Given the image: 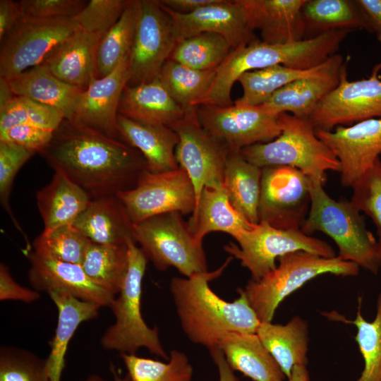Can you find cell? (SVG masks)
<instances>
[{"instance_id": "ee69618b", "label": "cell", "mask_w": 381, "mask_h": 381, "mask_svg": "<svg viewBox=\"0 0 381 381\" xmlns=\"http://www.w3.org/2000/svg\"><path fill=\"white\" fill-rule=\"evenodd\" d=\"M35 153L14 143L0 142V202L16 229L25 238L28 249H30L28 239L11 208L10 195L18 172Z\"/></svg>"}, {"instance_id": "836d02e7", "label": "cell", "mask_w": 381, "mask_h": 381, "mask_svg": "<svg viewBox=\"0 0 381 381\" xmlns=\"http://www.w3.org/2000/svg\"><path fill=\"white\" fill-rule=\"evenodd\" d=\"M128 261L127 243L99 244L91 242L80 265L94 283L116 296L123 284Z\"/></svg>"}, {"instance_id": "e575fe53", "label": "cell", "mask_w": 381, "mask_h": 381, "mask_svg": "<svg viewBox=\"0 0 381 381\" xmlns=\"http://www.w3.org/2000/svg\"><path fill=\"white\" fill-rule=\"evenodd\" d=\"M306 32L313 30L317 35L323 32L364 29L370 31L363 14L355 1L306 0L302 8Z\"/></svg>"}, {"instance_id": "ab89813d", "label": "cell", "mask_w": 381, "mask_h": 381, "mask_svg": "<svg viewBox=\"0 0 381 381\" xmlns=\"http://www.w3.org/2000/svg\"><path fill=\"white\" fill-rule=\"evenodd\" d=\"M131 381H192L193 369L188 356L172 349L167 362L120 354Z\"/></svg>"}, {"instance_id": "6da1fadb", "label": "cell", "mask_w": 381, "mask_h": 381, "mask_svg": "<svg viewBox=\"0 0 381 381\" xmlns=\"http://www.w3.org/2000/svg\"><path fill=\"white\" fill-rule=\"evenodd\" d=\"M40 154L54 171L66 176L92 200L133 188L147 170L137 149L66 119Z\"/></svg>"}, {"instance_id": "7bdbcfd3", "label": "cell", "mask_w": 381, "mask_h": 381, "mask_svg": "<svg viewBox=\"0 0 381 381\" xmlns=\"http://www.w3.org/2000/svg\"><path fill=\"white\" fill-rule=\"evenodd\" d=\"M0 381H50L47 358L26 349L3 346L0 349Z\"/></svg>"}, {"instance_id": "f35d334b", "label": "cell", "mask_w": 381, "mask_h": 381, "mask_svg": "<svg viewBox=\"0 0 381 381\" xmlns=\"http://www.w3.org/2000/svg\"><path fill=\"white\" fill-rule=\"evenodd\" d=\"M136 14V0H131L119 20L102 37L97 52V78L111 73L129 56Z\"/></svg>"}, {"instance_id": "4316f807", "label": "cell", "mask_w": 381, "mask_h": 381, "mask_svg": "<svg viewBox=\"0 0 381 381\" xmlns=\"http://www.w3.org/2000/svg\"><path fill=\"white\" fill-rule=\"evenodd\" d=\"M73 224L96 243L122 244L133 238V223L117 195L91 200Z\"/></svg>"}, {"instance_id": "5bb4252c", "label": "cell", "mask_w": 381, "mask_h": 381, "mask_svg": "<svg viewBox=\"0 0 381 381\" xmlns=\"http://www.w3.org/2000/svg\"><path fill=\"white\" fill-rule=\"evenodd\" d=\"M310 179L287 166L262 169L259 222L280 229H301L310 205Z\"/></svg>"}, {"instance_id": "484cf974", "label": "cell", "mask_w": 381, "mask_h": 381, "mask_svg": "<svg viewBox=\"0 0 381 381\" xmlns=\"http://www.w3.org/2000/svg\"><path fill=\"white\" fill-rule=\"evenodd\" d=\"M186 111L158 78L135 86L126 85L119 107V114L132 120L169 127L181 119Z\"/></svg>"}, {"instance_id": "ffe728a7", "label": "cell", "mask_w": 381, "mask_h": 381, "mask_svg": "<svg viewBox=\"0 0 381 381\" xmlns=\"http://www.w3.org/2000/svg\"><path fill=\"white\" fill-rule=\"evenodd\" d=\"M306 0H240L251 30L262 42L284 44L305 39L302 8Z\"/></svg>"}, {"instance_id": "7a4b0ae2", "label": "cell", "mask_w": 381, "mask_h": 381, "mask_svg": "<svg viewBox=\"0 0 381 381\" xmlns=\"http://www.w3.org/2000/svg\"><path fill=\"white\" fill-rule=\"evenodd\" d=\"M233 257L212 272L190 277H174L169 289L181 328L187 338L210 350L231 332L256 333L260 322L241 288L238 297L228 302L217 296L209 283L219 277Z\"/></svg>"}, {"instance_id": "83f0119b", "label": "cell", "mask_w": 381, "mask_h": 381, "mask_svg": "<svg viewBox=\"0 0 381 381\" xmlns=\"http://www.w3.org/2000/svg\"><path fill=\"white\" fill-rule=\"evenodd\" d=\"M217 346L234 371L253 381H285L286 378L256 333H229Z\"/></svg>"}, {"instance_id": "7dc6e473", "label": "cell", "mask_w": 381, "mask_h": 381, "mask_svg": "<svg viewBox=\"0 0 381 381\" xmlns=\"http://www.w3.org/2000/svg\"><path fill=\"white\" fill-rule=\"evenodd\" d=\"M83 0H22L18 1L23 19L73 18L87 4Z\"/></svg>"}, {"instance_id": "8fae6325", "label": "cell", "mask_w": 381, "mask_h": 381, "mask_svg": "<svg viewBox=\"0 0 381 381\" xmlns=\"http://www.w3.org/2000/svg\"><path fill=\"white\" fill-rule=\"evenodd\" d=\"M196 111L201 126L232 152L270 142L282 131L281 114H275L263 105H201L196 107Z\"/></svg>"}, {"instance_id": "f1b7e54d", "label": "cell", "mask_w": 381, "mask_h": 381, "mask_svg": "<svg viewBox=\"0 0 381 381\" xmlns=\"http://www.w3.org/2000/svg\"><path fill=\"white\" fill-rule=\"evenodd\" d=\"M58 310L57 325L47 358L50 381H61L68 344L80 324L99 315L100 306L68 294H49Z\"/></svg>"}, {"instance_id": "c3c4849f", "label": "cell", "mask_w": 381, "mask_h": 381, "mask_svg": "<svg viewBox=\"0 0 381 381\" xmlns=\"http://www.w3.org/2000/svg\"><path fill=\"white\" fill-rule=\"evenodd\" d=\"M54 133L33 126H17L0 131V142L14 143L40 153L51 141Z\"/></svg>"}, {"instance_id": "60d3db41", "label": "cell", "mask_w": 381, "mask_h": 381, "mask_svg": "<svg viewBox=\"0 0 381 381\" xmlns=\"http://www.w3.org/2000/svg\"><path fill=\"white\" fill-rule=\"evenodd\" d=\"M91 242L73 224H68L43 231L32 247L40 256L81 265Z\"/></svg>"}, {"instance_id": "11a10c76", "label": "cell", "mask_w": 381, "mask_h": 381, "mask_svg": "<svg viewBox=\"0 0 381 381\" xmlns=\"http://www.w3.org/2000/svg\"><path fill=\"white\" fill-rule=\"evenodd\" d=\"M15 96L8 80L0 77V109L6 106Z\"/></svg>"}, {"instance_id": "3957f363", "label": "cell", "mask_w": 381, "mask_h": 381, "mask_svg": "<svg viewBox=\"0 0 381 381\" xmlns=\"http://www.w3.org/2000/svg\"><path fill=\"white\" fill-rule=\"evenodd\" d=\"M323 184L310 179V209L301 229L309 236L317 231L327 234L337 246L340 259L377 274L381 256L377 240L367 229L361 211L351 201L332 198Z\"/></svg>"}, {"instance_id": "5b68a950", "label": "cell", "mask_w": 381, "mask_h": 381, "mask_svg": "<svg viewBox=\"0 0 381 381\" xmlns=\"http://www.w3.org/2000/svg\"><path fill=\"white\" fill-rule=\"evenodd\" d=\"M281 133L274 140L246 147L239 152L247 161L263 169L287 166L301 171L311 180L325 183L326 171L340 172V164L331 150L318 138L309 119L280 114Z\"/></svg>"}, {"instance_id": "e0dca14e", "label": "cell", "mask_w": 381, "mask_h": 381, "mask_svg": "<svg viewBox=\"0 0 381 381\" xmlns=\"http://www.w3.org/2000/svg\"><path fill=\"white\" fill-rule=\"evenodd\" d=\"M162 7L171 18L176 43L202 32L222 35L233 49L254 40L240 0H218L186 14Z\"/></svg>"}, {"instance_id": "d6986e66", "label": "cell", "mask_w": 381, "mask_h": 381, "mask_svg": "<svg viewBox=\"0 0 381 381\" xmlns=\"http://www.w3.org/2000/svg\"><path fill=\"white\" fill-rule=\"evenodd\" d=\"M30 267L28 279L37 291L68 294L100 307L110 308L115 296L94 283L80 265L66 262L26 250Z\"/></svg>"}, {"instance_id": "ba28073f", "label": "cell", "mask_w": 381, "mask_h": 381, "mask_svg": "<svg viewBox=\"0 0 381 381\" xmlns=\"http://www.w3.org/2000/svg\"><path fill=\"white\" fill-rule=\"evenodd\" d=\"M236 241L238 245L229 243L224 249L238 259L255 281L273 270L279 257L294 251L303 250L327 258L336 256L329 244L301 229H280L264 222L255 224Z\"/></svg>"}, {"instance_id": "52a82bcc", "label": "cell", "mask_w": 381, "mask_h": 381, "mask_svg": "<svg viewBox=\"0 0 381 381\" xmlns=\"http://www.w3.org/2000/svg\"><path fill=\"white\" fill-rule=\"evenodd\" d=\"M182 215L169 212L133 224V236L157 270L173 267L190 277L208 270L202 245L195 241Z\"/></svg>"}, {"instance_id": "bcb514c9", "label": "cell", "mask_w": 381, "mask_h": 381, "mask_svg": "<svg viewBox=\"0 0 381 381\" xmlns=\"http://www.w3.org/2000/svg\"><path fill=\"white\" fill-rule=\"evenodd\" d=\"M131 0H90L73 18L80 28L103 36L120 18Z\"/></svg>"}, {"instance_id": "816d5d0a", "label": "cell", "mask_w": 381, "mask_h": 381, "mask_svg": "<svg viewBox=\"0 0 381 381\" xmlns=\"http://www.w3.org/2000/svg\"><path fill=\"white\" fill-rule=\"evenodd\" d=\"M369 25L381 44V0L355 1Z\"/></svg>"}, {"instance_id": "603a6c76", "label": "cell", "mask_w": 381, "mask_h": 381, "mask_svg": "<svg viewBox=\"0 0 381 381\" xmlns=\"http://www.w3.org/2000/svg\"><path fill=\"white\" fill-rule=\"evenodd\" d=\"M117 123L121 140L143 155L147 171L160 173L179 168L175 157L179 137L171 128L139 122L121 114Z\"/></svg>"}, {"instance_id": "8d00e7d4", "label": "cell", "mask_w": 381, "mask_h": 381, "mask_svg": "<svg viewBox=\"0 0 381 381\" xmlns=\"http://www.w3.org/2000/svg\"><path fill=\"white\" fill-rule=\"evenodd\" d=\"M215 74L216 69L199 71L168 59L158 79L172 99L188 110L207 92Z\"/></svg>"}, {"instance_id": "2e32d148", "label": "cell", "mask_w": 381, "mask_h": 381, "mask_svg": "<svg viewBox=\"0 0 381 381\" xmlns=\"http://www.w3.org/2000/svg\"><path fill=\"white\" fill-rule=\"evenodd\" d=\"M315 134L340 164L341 185L353 186L374 165L381 155V118L364 120Z\"/></svg>"}, {"instance_id": "9f6ffc18", "label": "cell", "mask_w": 381, "mask_h": 381, "mask_svg": "<svg viewBox=\"0 0 381 381\" xmlns=\"http://www.w3.org/2000/svg\"><path fill=\"white\" fill-rule=\"evenodd\" d=\"M310 375L306 365H296L287 381H310Z\"/></svg>"}, {"instance_id": "db71d44e", "label": "cell", "mask_w": 381, "mask_h": 381, "mask_svg": "<svg viewBox=\"0 0 381 381\" xmlns=\"http://www.w3.org/2000/svg\"><path fill=\"white\" fill-rule=\"evenodd\" d=\"M212 359L217 366L219 381H239L234 371L228 364L222 350L216 346L209 350Z\"/></svg>"}, {"instance_id": "d4e9b609", "label": "cell", "mask_w": 381, "mask_h": 381, "mask_svg": "<svg viewBox=\"0 0 381 381\" xmlns=\"http://www.w3.org/2000/svg\"><path fill=\"white\" fill-rule=\"evenodd\" d=\"M187 222L195 241L200 245L204 237L210 232H224L236 239L255 224L234 209L224 185L219 188H203Z\"/></svg>"}, {"instance_id": "8992f818", "label": "cell", "mask_w": 381, "mask_h": 381, "mask_svg": "<svg viewBox=\"0 0 381 381\" xmlns=\"http://www.w3.org/2000/svg\"><path fill=\"white\" fill-rule=\"evenodd\" d=\"M128 268L121 291L111 304L115 322L104 332L100 339L106 350L121 353L136 354L144 347L150 353L168 361L159 339L157 326L149 327L141 313L142 282L147 258L133 238L127 241Z\"/></svg>"}, {"instance_id": "30bf717a", "label": "cell", "mask_w": 381, "mask_h": 381, "mask_svg": "<svg viewBox=\"0 0 381 381\" xmlns=\"http://www.w3.org/2000/svg\"><path fill=\"white\" fill-rule=\"evenodd\" d=\"M170 128L178 135L176 159L193 183L197 205L204 188L223 186L229 150L201 126L196 107L186 110L184 116Z\"/></svg>"}, {"instance_id": "f6af8a7d", "label": "cell", "mask_w": 381, "mask_h": 381, "mask_svg": "<svg viewBox=\"0 0 381 381\" xmlns=\"http://www.w3.org/2000/svg\"><path fill=\"white\" fill-rule=\"evenodd\" d=\"M351 201L373 222L381 256V161L374 165L353 186Z\"/></svg>"}, {"instance_id": "681fc988", "label": "cell", "mask_w": 381, "mask_h": 381, "mask_svg": "<svg viewBox=\"0 0 381 381\" xmlns=\"http://www.w3.org/2000/svg\"><path fill=\"white\" fill-rule=\"evenodd\" d=\"M40 298L39 291L19 284L12 277L8 267L0 264V300L32 303Z\"/></svg>"}, {"instance_id": "cb8c5ba5", "label": "cell", "mask_w": 381, "mask_h": 381, "mask_svg": "<svg viewBox=\"0 0 381 381\" xmlns=\"http://www.w3.org/2000/svg\"><path fill=\"white\" fill-rule=\"evenodd\" d=\"M6 79L15 95L52 107L69 120L84 90L59 79L44 63Z\"/></svg>"}, {"instance_id": "9c48e42d", "label": "cell", "mask_w": 381, "mask_h": 381, "mask_svg": "<svg viewBox=\"0 0 381 381\" xmlns=\"http://www.w3.org/2000/svg\"><path fill=\"white\" fill-rule=\"evenodd\" d=\"M136 21L129 63L128 86L159 78L176 41L172 20L159 0H136Z\"/></svg>"}, {"instance_id": "4dcf8cb0", "label": "cell", "mask_w": 381, "mask_h": 381, "mask_svg": "<svg viewBox=\"0 0 381 381\" xmlns=\"http://www.w3.org/2000/svg\"><path fill=\"white\" fill-rule=\"evenodd\" d=\"M256 334L287 379L294 366L307 365L309 330L301 317L296 315L285 325L260 322Z\"/></svg>"}, {"instance_id": "f546056e", "label": "cell", "mask_w": 381, "mask_h": 381, "mask_svg": "<svg viewBox=\"0 0 381 381\" xmlns=\"http://www.w3.org/2000/svg\"><path fill=\"white\" fill-rule=\"evenodd\" d=\"M35 197L43 231L73 224L92 200L79 186L56 171L51 181L37 191Z\"/></svg>"}, {"instance_id": "9a60e30c", "label": "cell", "mask_w": 381, "mask_h": 381, "mask_svg": "<svg viewBox=\"0 0 381 381\" xmlns=\"http://www.w3.org/2000/svg\"><path fill=\"white\" fill-rule=\"evenodd\" d=\"M80 27L73 18L23 19L1 41L0 77L10 78L44 62Z\"/></svg>"}, {"instance_id": "277c9868", "label": "cell", "mask_w": 381, "mask_h": 381, "mask_svg": "<svg viewBox=\"0 0 381 381\" xmlns=\"http://www.w3.org/2000/svg\"><path fill=\"white\" fill-rule=\"evenodd\" d=\"M277 267L241 289L260 322H272L279 304L311 279L325 274L355 277L360 267L338 256L327 258L303 250L278 258Z\"/></svg>"}, {"instance_id": "74e56055", "label": "cell", "mask_w": 381, "mask_h": 381, "mask_svg": "<svg viewBox=\"0 0 381 381\" xmlns=\"http://www.w3.org/2000/svg\"><path fill=\"white\" fill-rule=\"evenodd\" d=\"M233 50L222 35L202 32L176 43L169 59L199 71L217 69Z\"/></svg>"}, {"instance_id": "44dd1931", "label": "cell", "mask_w": 381, "mask_h": 381, "mask_svg": "<svg viewBox=\"0 0 381 381\" xmlns=\"http://www.w3.org/2000/svg\"><path fill=\"white\" fill-rule=\"evenodd\" d=\"M102 37L79 28L55 47L43 63L61 80L85 90L97 78V52Z\"/></svg>"}, {"instance_id": "1f68e13d", "label": "cell", "mask_w": 381, "mask_h": 381, "mask_svg": "<svg viewBox=\"0 0 381 381\" xmlns=\"http://www.w3.org/2000/svg\"><path fill=\"white\" fill-rule=\"evenodd\" d=\"M339 75L296 80L277 90L262 105L277 114L287 113L309 119L321 100L337 86Z\"/></svg>"}, {"instance_id": "4fadbf2b", "label": "cell", "mask_w": 381, "mask_h": 381, "mask_svg": "<svg viewBox=\"0 0 381 381\" xmlns=\"http://www.w3.org/2000/svg\"><path fill=\"white\" fill-rule=\"evenodd\" d=\"M377 64L369 78H347L346 63L341 68L337 86L318 104L309 118L315 130L332 131L370 119L381 118V80Z\"/></svg>"}, {"instance_id": "b9f144b4", "label": "cell", "mask_w": 381, "mask_h": 381, "mask_svg": "<svg viewBox=\"0 0 381 381\" xmlns=\"http://www.w3.org/2000/svg\"><path fill=\"white\" fill-rule=\"evenodd\" d=\"M58 110L20 96L0 109V131L17 126H33L55 131L64 119Z\"/></svg>"}, {"instance_id": "f5cc1de1", "label": "cell", "mask_w": 381, "mask_h": 381, "mask_svg": "<svg viewBox=\"0 0 381 381\" xmlns=\"http://www.w3.org/2000/svg\"><path fill=\"white\" fill-rule=\"evenodd\" d=\"M218 0H159V3L180 13H190Z\"/></svg>"}, {"instance_id": "ac0fdd59", "label": "cell", "mask_w": 381, "mask_h": 381, "mask_svg": "<svg viewBox=\"0 0 381 381\" xmlns=\"http://www.w3.org/2000/svg\"><path fill=\"white\" fill-rule=\"evenodd\" d=\"M129 76L128 56L111 73L96 78L83 91L70 120L121 140L117 116L121 97Z\"/></svg>"}, {"instance_id": "7c38bea8", "label": "cell", "mask_w": 381, "mask_h": 381, "mask_svg": "<svg viewBox=\"0 0 381 381\" xmlns=\"http://www.w3.org/2000/svg\"><path fill=\"white\" fill-rule=\"evenodd\" d=\"M117 197L133 224L169 212L192 214L196 205L193 183L181 167L160 173L146 170L133 188Z\"/></svg>"}, {"instance_id": "7402d4cb", "label": "cell", "mask_w": 381, "mask_h": 381, "mask_svg": "<svg viewBox=\"0 0 381 381\" xmlns=\"http://www.w3.org/2000/svg\"><path fill=\"white\" fill-rule=\"evenodd\" d=\"M345 63L344 57L337 54L310 69H296L274 65L245 72L237 80L243 88V95L234 103L262 105L277 90L296 80L339 74Z\"/></svg>"}, {"instance_id": "d6a6232c", "label": "cell", "mask_w": 381, "mask_h": 381, "mask_svg": "<svg viewBox=\"0 0 381 381\" xmlns=\"http://www.w3.org/2000/svg\"><path fill=\"white\" fill-rule=\"evenodd\" d=\"M262 168L247 161L239 152H229L223 185L231 205L248 221L258 224Z\"/></svg>"}, {"instance_id": "d590c367", "label": "cell", "mask_w": 381, "mask_h": 381, "mask_svg": "<svg viewBox=\"0 0 381 381\" xmlns=\"http://www.w3.org/2000/svg\"><path fill=\"white\" fill-rule=\"evenodd\" d=\"M361 302L362 298H359L356 317L352 320L336 311L325 312L322 315L329 320L356 326L355 340L364 361L363 370L356 381H381V291L377 296L376 314L373 321L363 318Z\"/></svg>"}, {"instance_id": "f907efd6", "label": "cell", "mask_w": 381, "mask_h": 381, "mask_svg": "<svg viewBox=\"0 0 381 381\" xmlns=\"http://www.w3.org/2000/svg\"><path fill=\"white\" fill-rule=\"evenodd\" d=\"M23 20L18 1H0V40L8 35Z\"/></svg>"}, {"instance_id": "680465c9", "label": "cell", "mask_w": 381, "mask_h": 381, "mask_svg": "<svg viewBox=\"0 0 381 381\" xmlns=\"http://www.w3.org/2000/svg\"><path fill=\"white\" fill-rule=\"evenodd\" d=\"M85 381H104V380L100 377L98 375H90L86 380Z\"/></svg>"}, {"instance_id": "6f0895ef", "label": "cell", "mask_w": 381, "mask_h": 381, "mask_svg": "<svg viewBox=\"0 0 381 381\" xmlns=\"http://www.w3.org/2000/svg\"><path fill=\"white\" fill-rule=\"evenodd\" d=\"M110 370L113 375V381H131L128 375L126 374L125 376L121 377L115 369L114 366L111 365Z\"/></svg>"}]
</instances>
